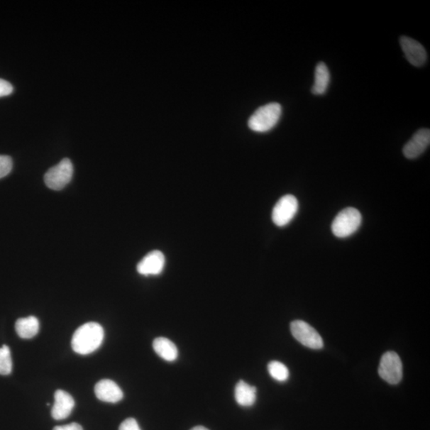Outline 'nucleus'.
Here are the masks:
<instances>
[{
	"label": "nucleus",
	"instance_id": "obj_1",
	"mask_svg": "<svg viewBox=\"0 0 430 430\" xmlns=\"http://www.w3.org/2000/svg\"><path fill=\"white\" fill-rule=\"evenodd\" d=\"M105 332L99 324L89 322L78 328L72 338V348L79 355H89L99 348Z\"/></svg>",
	"mask_w": 430,
	"mask_h": 430
},
{
	"label": "nucleus",
	"instance_id": "obj_2",
	"mask_svg": "<svg viewBox=\"0 0 430 430\" xmlns=\"http://www.w3.org/2000/svg\"><path fill=\"white\" fill-rule=\"evenodd\" d=\"M282 114V108L280 104H267L253 114L248 121V126L253 132H269L277 125Z\"/></svg>",
	"mask_w": 430,
	"mask_h": 430
},
{
	"label": "nucleus",
	"instance_id": "obj_3",
	"mask_svg": "<svg viewBox=\"0 0 430 430\" xmlns=\"http://www.w3.org/2000/svg\"><path fill=\"white\" fill-rule=\"evenodd\" d=\"M361 224L360 212L354 207H348L336 215L331 224V231L337 238H348L358 230Z\"/></svg>",
	"mask_w": 430,
	"mask_h": 430
},
{
	"label": "nucleus",
	"instance_id": "obj_4",
	"mask_svg": "<svg viewBox=\"0 0 430 430\" xmlns=\"http://www.w3.org/2000/svg\"><path fill=\"white\" fill-rule=\"evenodd\" d=\"M73 164L70 160L65 158L45 174V184L51 190L60 191L69 184L73 178Z\"/></svg>",
	"mask_w": 430,
	"mask_h": 430
},
{
	"label": "nucleus",
	"instance_id": "obj_5",
	"mask_svg": "<svg viewBox=\"0 0 430 430\" xmlns=\"http://www.w3.org/2000/svg\"><path fill=\"white\" fill-rule=\"evenodd\" d=\"M298 200L292 194L284 195L272 209V220L279 227H283L294 219L298 211Z\"/></svg>",
	"mask_w": 430,
	"mask_h": 430
},
{
	"label": "nucleus",
	"instance_id": "obj_6",
	"mask_svg": "<svg viewBox=\"0 0 430 430\" xmlns=\"http://www.w3.org/2000/svg\"><path fill=\"white\" fill-rule=\"evenodd\" d=\"M290 329L293 337L304 346L316 350L324 347L321 335L308 323L295 321L291 323Z\"/></svg>",
	"mask_w": 430,
	"mask_h": 430
},
{
	"label": "nucleus",
	"instance_id": "obj_7",
	"mask_svg": "<svg viewBox=\"0 0 430 430\" xmlns=\"http://www.w3.org/2000/svg\"><path fill=\"white\" fill-rule=\"evenodd\" d=\"M379 374L383 380L392 385L402 379V363L400 357L394 351H388L381 358Z\"/></svg>",
	"mask_w": 430,
	"mask_h": 430
},
{
	"label": "nucleus",
	"instance_id": "obj_8",
	"mask_svg": "<svg viewBox=\"0 0 430 430\" xmlns=\"http://www.w3.org/2000/svg\"><path fill=\"white\" fill-rule=\"evenodd\" d=\"M399 43L404 55L410 64L416 67L424 66L427 61V53L420 43L407 36L401 37Z\"/></svg>",
	"mask_w": 430,
	"mask_h": 430
},
{
	"label": "nucleus",
	"instance_id": "obj_9",
	"mask_svg": "<svg viewBox=\"0 0 430 430\" xmlns=\"http://www.w3.org/2000/svg\"><path fill=\"white\" fill-rule=\"evenodd\" d=\"M430 143V130L429 128L419 129L415 133L404 146L402 152L405 158L414 160L424 153Z\"/></svg>",
	"mask_w": 430,
	"mask_h": 430
},
{
	"label": "nucleus",
	"instance_id": "obj_10",
	"mask_svg": "<svg viewBox=\"0 0 430 430\" xmlns=\"http://www.w3.org/2000/svg\"><path fill=\"white\" fill-rule=\"evenodd\" d=\"M165 256L160 250H153L147 254L136 266V270L143 276H158L164 270Z\"/></svg>",
	"mask_w": 430,
	"mask_h": 430
},
{
	"label": "nucleus",
	"instance_id": "obj_11",
	"mask_svg": "<svg viewBox=\"0 0 430 430\" xmlns=\"http://www.w3.org/2000/svg\"><path fill=\"white\" fill-rule=\"evenodd\" d=\"M75 405L74 397L62 390H57L55 394V404L51 409L52 418L63 420L68 418Z\"/></svg>",
	"mask_w": 430,
	"mask_h": 430
},
{
	"label": "nucleus",
	"instance_id": "obj_12",
	"mask_svg": "<svg viewBox=\"0 0 430 430\" xmlns=\"http://www.w3.org/2000/svg\"><path fill=\"white\" fill-rule=\"evenodd\" d=\"M94 392L97 399L109 403L118 402L123 397L120 387L115 382L109 380H103L97 382Z\"/></svg>",
	"mask_w": 430,
	"mask_h": 430
},
{
	"label": "nucleus",
	"instance_id": "obj_13",
	"mask_svg": "<svg viewBox=\"0 0 430 430\" xmlns=\"http://www.w3.org/2000/svg\"><path fill=\"white\" fill-rule=\"evenodd\" d=\"M331 81L329 70L324 62H319L315 70V81L312 93L321 96L327 92Z\"/></svg>",
	"mask_w": 430,
	"mask_h": 430
},
{
	"label": "nucleus",
	"instance_id": "obj_14",
	"mask_svg": "<svg viewBox=\"0 0 430 430\" xmlns=\"http://www.w3.org/2000/svg\"><path fill=\"white\" fill-rule=\"evenodd\" d=\"M153 348L156 354L167 362H173L178 358L177 347L167 338H156L153 341Z\"/></svg>",
	"mask_w": 430,
	"mask_h": 430
},
{
	"label": "nucleus",
	"instance_id": "obj_15",
	"mask_svg": "<svg viewBox=\"0 0 430 430\" xmlns=\"http://www.w3.org/2000/svg\"><path fill=\"white\" fill-rule=\"evenodd\" d=\"M236 399L238 405L249 407L256 402L257 389L244 381H239L236 388Z\"/></svg>",
	"mask_w": 430,
	"mask_h": 430
},
{
	"label": "nucleus",
	"instance_id": "obj_16",
	"mask_svg": "<svg viewBox=\"0 0 430 430\" xmlns=\"http://www.w3.org/2000/svg\"><path fill=\"white\" fill-rule=\"evenodd\" d=\"M16 331L22 338L35 337L39 331V321L35 316L21 318L16 323Z\"/></svg>",
	"mask_w": 430,
	"mask_h": 430
},
{
	"label": "nucleus",
	"instance_id": "obj_17",
	"mask_svg": "<svg viewBox=\"0 0 430 430\" xmlns=\"http://www.w3.org/2000/svg\"><path fill=\"white\" fill-rule=\"evenodd\" d=\"M268 370L271 377L278 382H285L289 379V369L281 362H270L268 365Z\"/></svg>",
	"mask_w": 430,
	"mask_h": 430
},
{
	"label": "nucleus",
	"instance_id": "obj_18",
	"mask_svg": "<svg viewBox=\"0 0 430 430\" xmlns=\"http://www.w3.org/2000/svg\"><path fill=\"white\" fill-rule=\"evenodd\" d=\"M12 370L11 351L9 346L3 345L0 348V375H9Z\"/></svg>",
	"mask_w": 430,
	"mask_h": 430
},
{
	"label": "nucleus",
	"instance_id": "obj_19",
	"mask_svg": "<svg viewBox=\"0 0 430 430\" xmlns=\"http://www.w3.org/2000/svg\"><path fill=\"white\" fill-rule=\"evenodd\" d=\"M13 161L9 155H0V179L9 175L12 170Z\"/></svg>",
	"mask_w": 430,
	"mask_h": 430
},
{
	"label": "nucleus",
	"instance_id": "obj_20",
	"mask_svg": "<svg viewBox=\"0 0 430 430\" xmlns=\"http://www.w3.org/2000/svg\"><path fill=\"white\" fill-rule=\"evenodd\" d=\"M119 430H141L138 421L134 419H128L123 421L120 427Z\"/></svg>",
	"mask_w": 430,
	"mask_h": 430
},
{
	"label": "nucleus",
	"instance_id": "obj_21",
	"mask_svg": "<svg viewBox=\"0 0 430 430\" xmlns=\"http://www.w3.org/2000/svg\"><path fill=\"white\" fill-rule=\"evenodd\" d=\"M13 92L12 84L0 78V97L9 96Z\"/></svg>",
	"mask_w": 430,
	"mask_h": 430
},
{
	"label": "nucleus",
	"instance_id": "obj_22",
	"mask_svg": "<svg viewBox=\"0 0 430 430\" xmlns=\"http://www.w3.org/2000/svg\"><path fill=\"white\" fill-rule=\"evenodd\" d=\"M53 430H83V429L77 423H70L66 426H56Z\"/></svg>",
	"mask_w": 430,
	"mask_h": 430
},
{
	"label": "nucleus",
	"instance_id": "obj_23",
	"mask_svg": "<svg viewBox=\"0 0 430 430\" xmlns=\"http://www.w3.org/2000/svg\"><path fill=\"white\" fill-rule=\"evenodd\" d=\"M191 430H209L204 426H197V427H194Z\"/></svg>",
	"mask_w": 430,
	"mask_h": 430
}]
</instances>
